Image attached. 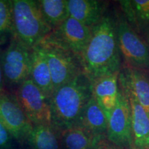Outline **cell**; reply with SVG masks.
<instances>
[{"label":"cell","instance_id":"cell-1","mask_svg":"<svg viewBox=\"0 0 149 149\" xmlns=\"http://www.w3.org/2000/svg\"><path fill=\"white\" fill-rule=\"evenodd\" d=\"M121 58L115 17L106 15L93 28L91 40L81 56L84 72L91 82L106 76L118 74L122 69Z\"/></svg>","mask_w":149,"mask_h":149},{"label":"cell","instance_id":"cell-2","mask_svg":"<svg viewBox=\"0 0 149 149\" xmlns=\"http://www.w3.org/2000/svg\"><path fill=\"white\" fill-rule=\"evenodd\" d=\"M92 96V82L84 72L55 89L49 100L52 125L59 131L79 126Z\"/></svg>","mask_w":149,"mask_h":149},{"label":"cell","instance_id":"cell-3","mask_svg":"<svg viewBox=\"0 0 149 149\" xmlns=\"http://www.w3.org/2000/svg\"><path fill=\"white\" fill-rule=\"evenodd\" d=\"M12 8L15 37L30 49L53 31L43 15L38 1L13 0Z\"/></svg>","mask_w":149,"mask_h":149},{"label":"cell","instance_id":"cell-4","mask_svg":"<svg viewBox=\"0 0 149 149\" xmlns=\"http://www.w3.org/2000/svg\"><path fill=\"white\" fill-rule=\"evenodd\" d=\"M51 71L54 91L84 72L81 59L61 44L53 33L41 40Z\"/></svg>","mask_w":149,"mask_h":149},{"label":"cell","instance_id":"cell-5","mask_svg":"<svg viewBox=\"0 0 149 149\" xmlns=\"http://www.w3.org/2000/svg\"><path fill=\"white\" fill-rule=\"evenodd\" d=\"M117 43L126 66L149 72V46L122 14L115 17Z\"/></svg>","mask_w":149,"mask_h":149},{"label":"cell","instance_id":"cell-6","mask_svg":"<svg viewBox=\"0 0 149 149\" xmlns=\"http://www.w3.org/2000/svg\"><path fill=\"white\" fill-rule=\"evenodd\" d=\"M15 99L33 126L52 125L49 101L31 78L20 84Z\"/></svg>","mask_w":149,"mask_h":149},{"label":"cell","instance_id":"cell-7","mask_svg":"<svg viewBox=\"0 0 149 149\" xmlns=\"http://www.w3.org/2000/svg\"><path fill=\"white\" fill-rule=\"evenodd\" d=\"M107 139L124 149L131 148V113L126 93L119 86L114 109L108 117Z\"/></svg>","mask_w":149,"mask_h":149},{"label":"cell","instance_id":"cell-8","mask_svg":"<svg viewBox=\"0 0 149 149\" xmlns=\"http://www.w3.org/2000/svg\"><path fill=\"white\" fill-rule=\"evenodd\" d=\"M32 50L15 37L3 53L1 59L4 80L21 84L30 77Z\"/></svg>","mask_w":149,"mask_h":149},{"label":"cell","instance_id":"cell-9","mask_svg":"<svg viewBox=\"0 0 149 149\" xmlns=\"http://www.w3.org/2000/svg\"><path fill=\"white\" fill-rule=\"evenodd\" d=\"M0 120L13 138L19 141L28 140L33 125L16 99L5 92L0 93Z\"/></svg>","mask_w":149,"mask_h":149},{"label":"cell","instance_id":"cell-10","mask_svg":"<svg viewBox=\"0 0 149 149\" xmlns=\"http://www.w3.org/2000/svg\"><path fill=\"white\" fill-rule=\"evenodd\" d=\"M92 30L93 28L68 17L58 29L54 31L53 35L61 44L81 59L91 40Z\"/></svg>","mask_w":149,"mask_h":149},{"label":"cell","instance_id":"cell-11","mask_svg":"<svg viewBox=\"0 0 149 149\" xmlns=\"http://www.w3.org/2000/svg\"><path fill=\"white\" fill-rule=\"evenodd\" d=\"M129 102L131 113V148L149 149V115L127 89L119 84Z\"/></svg>","mask_w":149,"mask_h":149},{"label":"cell","instance_id":"cell-12","mask_svg":"<svg viewBox=\"0 0 149 149\" xmlns=\"http://www.w3.org/2000/svg\"><path fill=\"white\" fill-rule=\"evenodd\" d=\"M120 85L131 93L149 115V77L148 72L125 66L119 73Z\"/></svg>","mask_w":149,"mask_h":149},{"label":"cell","instance_id":"cell-13","mask_svg":"<svg viewBox=\"0 0 149 149\" xmlns=\"http://www.w3.org/2000/svg\"><path fill=\"white\" fill-rule=\"evenodd\" d=\"M69 17L93 28L106 15L108 2L99 0H66Z\"/></svg>","mask_w":149,"mask_h":149},{"label":"cell","instance_id":"cell-14","mask_svg":"<svg viewBox=\"0 0 149 149\" xmlns=\"http://www.w3.org/2000/svg\"><path fill=\"white\" fill-rule=\"evenodd\" d=\"M31 58L30 78L49 101L54 92L53 81L46 55L38 44L33 48Z\"/></svg>","mask_w":149,"mask_h":149},{"label":"cell","instance_id":"cell-15","mask_svg":"<svg viewBox=\"0 0 149 149\" xmlns=\"http://www.w3.org/2000/svg\"><path fill=\"white\" fill-rule=\"evenodd\" d=\"M119 73L92 81L93 97L104 110L107 118L114 109L117 102L119 93Z\"/></svg>","mask_w":149,"mask_h":149},{"label":"cell","instance_id":"cell-16","mask_svg":"<svg viewBox=\"0 0 149 149\" xmlns=\"http://www.w3.org/2000/svg\"><path fill=\"white\" fill-rule=\"evenodd\" d=\"M79 126L95 137L107 138L108 118L104 110L93 96L89 100L83 112Z\"/></svg>","mask_w":149,"mask_h":149},{"label":"cell","instance_id":"cell-17","mask_svg":"<svg viewBox=\"0 0 149 149\" xmlns=\"http://www.w3.org/2000/svg\"><path fill=\"white\" fill-rule=\"evenodd\" d=\"M59 137L63 149H91L102 138L95 137L80 126L61 130Z\"/></svg>","mask_w":149,"mask_h":149},{"label":"cell","instance_id":"cell-18","mask_svg":"<svg viewBox=\"0 0 149 149\" xmlns=\"http://www.w3.org/2000/svg\"><path fill=\"white\" fill-rule=\"evenodd\" d=\"M27 141L33 149H63L59 131L53 125L34 126Z\"/></svg>","mask_w":149,"mask_h":149},{"label":"cell","instance_id":"cell-19","mask_svg":"<svg viewBox=\"0 0 149 149\" xmlns=\"http://www.w3.org/2000/svg\"><path fill=\"white\" fill-rule=\"evenodd\" d=\"M38 2L43 15L53 31L69 17L66 0H40Z\"/></svg>","mask_w":149,"mask_h":149},{"label":"cell","instance_id":"cell-20","mask_svg":"<svg viewBox=\"0 0 149 149\" xmlns=\"http://www.w3.org/2000/svg\"><path fill=\"white\" fill-rule=\"evenodd\" d=\"M135 13L137 30H147L149 28V0H131Z\"/></svg>","mask_w":149,"mask_h":149},{"label":"cell","instance_id":"cell-21","mask_svg":"<svg viewBox=\"0 0 149 149\" xmlns=\"http://www.w3.org/2000/svg\"><path fill=\"white\" fill-rule=\"evenodd\" d=\"M13 31L12 1L0 0V35Z\"/></svg>","mask_w":149,"mask_h":149},{"label":"cell","instance_id":"cell-22","mask_svg":"<svg viewBox=\"0 0 149 149\" xmlns=\"http://www.w3.org/2000/svg\"><path fill=\"white\" fill-rule=\"evenodd\" d=\"M12 138L0 120V149H12Z\"/></svg>","mask_w":149,"mask_h":149},{"label":"cell","instance_id":"cell-23","mask_svg":"<svg viewBox=\"0 0 149 149\" xmlns=\"http://www.w3.org/2000/svg\"><path fill=\"white\" fill-rule=\"evenodd\" d=\"M91 149H124L111 143L106 138H100Z\"/></svg>","mask_w":149,"mask_h":149},{"label":"cell","instance_id":"cell-24","mask_svg":"<svg viewBox=\"0 0 149 149\" xmlns=\"http://www.w3.org/2000/svg\"><path fill=\"white\" fill-rule=\"evenodd\" d=\"M3 86H4V77H3L1 60H0V93L4 92L3 91Z\"/></svg>","mask_w":149,"mask_h":149},{"label":"cell","instance_id":"cell-25","mask_svg":"<svg viewBox=\"0 0 149 149\" xmlns=\"http://www.w3.org/2000/svg\"><path fill=\"white\" fill-rule=\"evenodd\" d=\"M147 37H148V42H149V28L148 29V30H147Z\"/></svg>","mask_w":149,"mask_h":149}]
</instances>
